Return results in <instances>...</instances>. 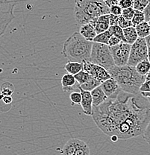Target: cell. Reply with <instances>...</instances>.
I'll return each instance as SVG.
<instances>
[{
	"instance_id": "23",
	"label": "cell",
	"mask_w": 150,
	"mask_h": 155,
	"mask_svg": "<svg viewBox=\"0 0 150 155\" xmlns=\"http://www.w3.org/2000/svg\"><path fill=\"white\" fill-rule=\"evenodd\" d=\"M137 71L139 74L143 76H146L147 74L150 71V63L148 60H144V61L140 62L138 65L135 67Z\"/></svg>"
},
{
	"instance_id": "33",
	"label": "cell",
	"mask_w": 150,
	"mask_h": 155,
	"mask_svg": "<svg viewBox=\"0 0 150 155\" xmlns=\"http://www.w3.org/2000/svg\"><path fill=\"white\" fill-rule=\"evenodd\" d=\"M122 8L119 5H113L110 8V14L115 16H120L122 15Z\"/></svg>"
},
{
	"instance_id": "18",
	"label": "cell",
	"mask_w": 150,
	"mask_h": 155,
	"mask_svg": "<svg viewBox=\"0 0 150 155\" xmlns=\"http://www.w3.org/2000/svg\"><path fill=\"white\" fill-rule=\"evenodd\" d=\"M124 31V36H125V41L128 44L132 45L134 43L137 41L139 37H138V32H137L136 28L135 26L129 27V28H127L123 29Z\"/></svg>"
},
{
	"instance_id": "28",
	"label": "cell",
	"mask_w": 150,
	"mask_h": 155,
	"mask_svg": "<svg viewBox=\"0 0 150 155\" xmlns=\"http://www.w3.org/2000/svg\"><path fill=\"white\" fill-rule=\"evenodd\" d=\"M150 4V0H134L133 8L137 11H143Z\"/></svg>"
},
{
	"instance_id": "46",
	"label": "cell",
	"mask_w": 150,
	"mask_h": 155,
	"mask_svg": "<svg viewBox=\"0 0 150 155\" xmlns=\"http://www.w3.org/2000/svg\"><path fill=\"white\" fill-rule=\"evenodd\" d=\"M118 1H120V0H118Z\"/></svg>"
},
{
	"instance_id": "8",
	"label": "cell",
	"mask_w": 150,
	"mask_h": 155,
	"mask_svg": "<svg viewBox=\"0 0 150 155\" xmlns=\"http://www.w3.org/2000/svg\"><path fill=\"white\" fill-rule=\"evenodd\" d=\"M110 48L116 66L122 67L128 65L132 45L125 42H121L120 44Z\"/></svg>"
},
{
	"instance_id": "29",
	"label": "cell",
	"mask_w": 150,
	"mask_h": 155,
	"mask_svg": "<svg viewBox=\"0 0 150 155\" xmlns=\"http://www.w3.org/2000/svg\"><path fill=\"white\" fill-rule=\"evenodd\" d=\"M70 101L72 104H81L82 100V96L81 92H72L70 95Z\"/></svg>"
},
{
	"instance_id": "4",
	"label": "cell",
	"mask_w": 150,
	"mask_h": 155,
	"mask_svg": "<svg viewBox=\"0 0 150 155\" xmlns=\"http://www.w3.org/2000/svg\"><path fill=\"white\" fill-rule=\"evenodd\" d=\"M93 44V42L87 40L79 32H75L64 43L62 54L72 62L90 61Z\"/></svg>"
},
{
	"instance_id": "16",
	"label": "cell",
	"mask_w": 150,
	"mask_h": 155,
	"mask_svg": "<svg viewBox=\"0 0 150 155\" xmlns=\"http://www.w3.org/2000/svg\"><path fill=\"white\" fill-rule=\"evenodd\" d=\"M77 138H72L69 140L61 151V155H75L77 148Z\"/></svg>"
},
{
	"instance_id": "15",
	"label": "cell",
	"mask_w": 150,
	"mask_h": 155,
	"mask_svg": "<svg viewBox=\"0 0 150 155\" xmlns=\"http://www.w3.org/2000/svg\"><path fill=\"white\" fill-rule=\"evenodd\" d=\"M92 95V98H93V107H98L101 105L102 104L107 101L108 97L105 95V92L103 91L101 85L99 87H96V89L90 92Z\"/></svg>"
},
{
	"instance_id": "2",
	"label": "cell",
	"mask_w": 150,
	"mask_h": 155,
	"mask_svg": "<svg viewBox=\"0 0 150 155\" xmlns=\"http://www.w3.org/2000/svg\"><path fill=\"white\" fill-rule=\"evenodd\" d=\"M108 72L111 77L117 81L122 91L134 96L141 95L140 87L146 81V77L138 73L135 67L114 66Z\"/></svg>"
},
{
	"instance_id": "10",
	"label": "cell",
	"mask_w": 150,
	"mask_h": 155,
	"mask_svg": "<svg viewBox=\"0 0 150 155\" xmlns=\"http://www.w3.org/2000/svg\"><path fill=\"white\" fill-rule=\"evenodd\" d=\"M101 87L106 96L108 97L109 98H116L122 91L120 85L118 84L117 81L114 78H111L108 80L102 82Z\"/></svg>"
},
{
	"instance_id": "21",
	"label": "cell",
	"mask_w": 150,
	"mask_h": 155,
	"mask_svg": "<svg viewBox=\"0 0 150 155\" xmlns=\"http://www.w3.org/2000/svg\"><path fill=\"white\" fill-rule=\"evenodd\" d=\"M111 36H112V33H111L110 29H108L106 31H104L102 33L99 34V35H97V36L93 40V42L94 43H102V44L108 45Z\"/></svg>"
},
{
	"instance_id": "7",
	"label": "cell",
	"mask_w": 150,
	"mask_h": 155,
	"mask_svg": "<svg viewBox=\"0 0 150 155\" xmlns=\"http://www.w3.org/2000/svg\"><path fill=\"white\" fill-rule=\"evenodd\" d=\"M17 1L16 0H0V13H1V35L4 34L9 24L12 22L14 18V9L16 5Z\"/></svg>"
},
{
	"instance_id": "39",
	"label": "cell",
	"mask_w": 150,
	"mask_h": 155,
	"mask_svg": "<svg viewBox=\"0 0 150 155\" xmlns=\"http://www.w3.org/2000/svg\"><path fill=\"white\" fill-rule=\"evenodd\" d=\"M104 2L105 3L106 5L108 6L109 8H111V6L116 5H119V1L118 0H103Z\"/></svg>"
},
{
	"instance_id": "22",
	"label": "cell",
	"mask_w": 150,
	"mask_h": 155,
	"mask_svg": "<svg viewBox=\"0 0 150 155\" xmlns=\"http://www.w3.org/2000/svg\"><path fill=\"white\" fill-rule=\"evenodd\" d=\"M90 148L86 143L78 139L75 155H90Z\"/></svg>"
},
{
	"instance_id": "35",
	"label": "cell",
	"mask_w": 150,
	"mask_h": 155,
	"mask_svg": "<svg viewBox=\"0 0 150 155\" xmlns=\"http://www.w3.org/2000/svg\"><path fill=\"white\" fill-rule=\"evenodd\" d=\"M143 139H144V140L150 145V122L149 125H148L147 127H146V130H145L144 134H143Z\"/></svg>"
},
{
	"instance_id": "26",
	"label": "cell",
	"mask_w": 150,
	"mask_h": 155,
	"mask_svg": "<svg viewBox=\"0 0 150 155\" xmlns=\"http://www.w3.org/2000/svg\"><path fill=\"white\" fill-rule=\"evenodd\" d=\"M145 21H146V17H145V14L143 11L135 10V14H134L133 18L132 19V22L133 23L134 26L135 27L136 25H139V24L145 22Z\"/></svg>"
},
{
	"instance_id": "3",
	"label": "cell",
	"mask_w": 150,
	"mask_h": 155,
	"mask_svg": "<svg viewBox=\"0 0 150 155\" xmlns=\"http://www.w3.org/2000/svg\"><path fill=\"white\" fill-rule=\"evenodd\" d=\"M109 14L110 8L103 0H75L74 14L80 26L87 23L95 25L99 17Z\"/></svg>"
},
{
	"instance_id": "19",
	"label": "cell",
	"mask_w": 150,
	"mask_h": 155,
	"mask_svg": "<svg viewBox=\"0 0 150 155\" xmlns=\"http://www.w3.org/2000/svg\"><path fill=\"white\" fill-rule=\"evenodd\" d=\"M135 28H136L139 38H146V37L150 35V25L146 21L136 25Z\"/></svg>"
},
{
	"instance_id": "25",
	"label": "cell",
	"mask_w": 150,
	"mask_h": 155,
	"mask_svg": "<svg viewBox=\"0 0 150 155\" xmlns=\"http://www.w3.org/2000/svg\"><path fill=\"white\" fill-rule=\"evenodd\" d=\"M74 76H75L77 82H78L79 85H82L84 84L87 83L90 80V78H91V75L88 72H85V70L81 71L80 72H78V74L75 75Z\"/></svg>"
},
{
	"instance_id": "17",
	"label": "cell",
	"mask_w": 150,
	"mask_h": 155,
	"mask_svg": "<svg viewBox=\"0 0 150 155\" xmlns=\"http://www.w3.org/2000/svg\"><path fill=\"white\" fill-rule=\"evenodd\" d=\"M64 69L67 71V73L75 75L81 71L84 70V64L79 62L68 61L64 66Z\"/></svg>"
},
{
	"instance_id": "36",
	"label": "cell",
	"mask_w": 150,
	"mask_h": 155,
	"mask_svg": "<svg viewBox=\"0 0 150 155\" xmlns=\"http://www.w3.org/2000/svg\"><path fill=\"white\" fill-rule=\"evenodd\" d=\"M141 92H147L150 93V80H146L142 87H140V93Z\"/></svg>"
},
{
	"instance_id": "44",
	"label": "cell",
	"mask_w": 150,
	"mask_h": 155,
	"mask_svg": "<svg viewBox=\"0 0 150 155\" xmlns=\"http://www.w3.org/2000/svg\"><path fill=\"white\" fill-rule=\"evenodd\" d=\"M146 77V80H150V71Z\"/></svg>"
},
{
	"instance_id": "43",
	"label": "cell",
	"mask_w": 150,
	"mask_h": 155,
	"mask_svg": "<svg viewBox=\"0 0 150 155\" xmlns=\"http://www.w3.org/2000/svg\"><path fill=\"white\" fill-rule=\"evenodd\" d=\"M147 60L150 63V47L148 48V59Z\"/></svg>"
},
{
	"instance_id": "6",
	"label": "cell",
	"mask_w": 150,
	"mask_h": 155,
	"mask_svg": "<svg viewBox=\"0 0 150 155\" xmlns=\"http://www.w3.org/2000/svg\"><path fill=\"white\" fill-rule=\"evenodd\" d=\"M148 46L146 39L139 38L132 45L128 65L136 67L140 62L148 59Z\"/></svg>"
},
{
	"instance_id": "20",
	"label": "cell",
	"mask_w": 150,
	"mask_h": 155,
	"mask_svg": "<svg viewBox=\"0 0 150 155\" xmlns=\"http://www.w3.org/2000/svg\"><path fill=\"white\" fill-rule=\"evenodd\" d=\"M102 84V82L98 81L97 79H96L95 78L92 77L90 78V79L88 81L87 83L84 84L80 85V87L82 89H83L84 90H86V91L91 92L93 91L94 89H96V87H99Z\"/></svg>"
},
{
	"instance_id": "12",
	"label": "cell",
	"mask_w": 150,
	"mask_h": 155,
	"mask_svg": "<svg viewBox=\"0 0 150 155\" xmlns=\"http://www.w3.org/2000/svg\"><path fill=\"white\" fill-rule=\"evenodd\" d=\"M61 84L64 92L72 93L79 90L80 85L77 82L75 76L71 74H66L61 78Z\"/></svg>"
},
{
	"instance_id": "38",
	"label": "cell",
	"mask_w": 150,
	"mask_h": 155,
	"mask_svg": "<svg viewBox=\"0 0 150 155\" xmlns=\"http://www.w3.org/2000/svg\"><path fill=\"white\" fill-rule=\"evenodd\" d=\"M143 13L145 14L146 22H150V4L145 8L144 11H143Z\"/></svg>"
},
{
	"instance_id": "14",
	"label": "cell",
	"mask_w": 150,
	"mask_h": 155,
	"mask_svg": "<svg viewBox=\"0 0 150 155\" xmlns=\"http://www.w3.org/2000/svg\"><path fill=\"white\" fill-rule=\"evenodd\" d=\"M110 14H105V15L101 16L96 20V24H95V29L97 33V35L102 33V32L106 31L110 28Z\"/></svg>"
},
{
	"instance_id": "40",
	"label": "cell",
	"mask_w": 150,
	"mask_h": 155,
	"mask_svg": "<svg viewBox=\"0 0 150 155\" xmlns=\"http://www.w3.org/2000/svg\"><path fill=\"white\" fill-rule=\"evenodd\" d=\"M2 101H4V102L6 104H11V103L12 102V101H13V98H11V96H2Z\"/></svg>"
},
{
	"instance_id": "45",
	"label": "cell",
	"mask_w": 150,
	"mask_h": 155,
	"mask_svg": "<svg viewBox=\"0 0 150 155\" xmlns=\"http://www.w3.org/2000/svg\"><path fill=\"white\" fill-rule=\"evenodd\" d=\"M149 25H150V22H149Z\"/></svg>"
},
{
	"instance_id": "5",
	"label": "cell",
	"mask_w": 150,
	"mask_h": 155,
	"mask_svg": "<svg viewBox=\"0 0 150 155\" xmlns=\"http://www.w3.org/2000/svg\"><path fill=\"white\" fill-rule=\"evenodd\" d=\"M90 62L101 66L108 71L116 66L110 46L108 45L94 42L92 47Z\"/></svg>"
},
{
	"instance_id": "11",
	"label": "cell",
	"mask_w": 150,
	"mask_h": 155,
	"mask_svg": "<svg viewBox=\"0 0 150 155\" xmlns=\"http://www.w3.org/2000/svg\"><path fill=\"white\" fill-rule=\"evenodd\" d=\"M79 91L82 93V100L81 103V106L82 107L84 114L85 115L91 116L93 115V98H92L91 93L89 91L84 90L79 87Z\"/></svg>"
},
{
	"instance_id": "34",
	"label": "cell",
	"mask_w": 150,
	"mask_h": 155,
	"mask_svg": "<svg viewBox=\"0 0 150 155\" xmlns=\"http://www.w3.org/2000/svg\"><path fill=\"white\" fill-rule=\"evenodd\" d=\"M121 42L122 41H121V40L118 38H117V37L112 35V36H111V38H110V40H109L108 44V45L110 47H112V46H117V45L120 44Z\"/></svg>"
},
{
	"instance_id": "42",
	"label": "cell",
	"mask_w": 150,
	"mask_h": 155,
	"mask_svg": "<svg viewBox=\"0 0 150 155\" xmlns=\"http://www.w3.org/2000/svg\"><path fill=\"white\" fill-rule=\"evenodd\" d=\"M145 39H146V43H147L148 46L150 47V35H149V36L146 37V38Z\"/></svg>"
},
{
	"instance_id": "31",
	"label": "cell",
	"mask_w": 150,
	"mask_h": 155,
	"mask_svg": "<svg viewBox=\"0 0 150 155\" xmlns=\"http://www.w3.org/2000/svg\"><path fill=\"white\" fill-rule=\"evenodd\" d=\"M135 10L134 9V8H128L122 10V16L125 19L132 20L134 17V14H135Z\"/></svg>"
},
{
	"instance_id": "32",
	"label": "cell",
	"mask_w": 150,
	"mask_h": 155,
	"mask_svg": "<svg viewBox=\"0 0 150 155\" xmlns=\"http://www.w3.org/2000/svg\"><path fill=\"white\" fill-rule=\"evenodd\" d=\"M134 0H120L119 1V5L122 8V10L133 8Z\"/></svg>"
},
{
	"instance_id": "37",
	"label": "cell",
	"mask_w": 150,
	"mask_h": 155,
	"mask_svg": "<svg viewBox=\"0 0 150 155\" xmlns=\"http://www.w3.org/2000/svg\"><path fill=\"white\" fill-rule=\"evenodd\" d=\"M121 16V15H120ZM120 16H115L113 15V14H110V25H116L118 24L119 19H120Z\"/></svg>"
},
{
	"instance_id": "27",
	"label": "cell",
	"mask_w": 150,
	"mask_h": 155,
	"mask_svg": "<svg viewBox=\"0 0 150 155\" xmlns=\"http://www.w3.org/2000/svg\"><path fill=\"white\" fill-rule=\"evenodd\" d=\"M14 93V85L9 82H5L2 85L1 94L2 96H11Z\"/></svg>"
},
{
	"instance_id": "41",
	"label": "cell",
	"mask_w": 150,
	"mask_h": 155,
	"mask_svg": "<svg viewBox=\"0 0 150 155\" xmlns=\"http://www.w3.org/2000/svg\"><path fill=\"white\" fill-rule=\"evenodd\" d=\"M141 95L144 98H148V99H150V93H147V92H141Z\"/></svg>"
},
{
	"instance_id": "1",
	"label": "cell",
	"mask_w": 150,
	"mask_h": 155,
	"mask_svg": "<svg viewBox=\"0 0 150 155\" xmlns=\"http://www.w3.org/2000/svg\"><path fill=\"white\" fill-rule=\"evenodd\" d=\"M140 96L122 90L116 98L93 107V121L103 133L118 140L143 136L150 122V106L138 102Z\"/></svg>"
},
{
	"instance_id": "9",
	"label": "cell",
	"mask_w": 150,
	"mask_h": 155,
	"mask_svg": "<svg viewBox=\"0 0 150 155\" xmlns=\"http://www.w3.org/2000/svg\"><path fill=\"white\" fill-rule=\"evenodd\" d=\"M83 64L84 70L88 72L92 77L95 78L102 83L112 78L108 71L101 66L93 64L90 61H85Z\"/></svg>"
},
{
	"instance_id": "30",
	"label": "cell",
	"mask_w": 150,
	"mask_h": 155,
	"mask_svg": "<svg viewBox=\"0 0 150 155\" xmlns=\"http://www.w3.org/2000/svg\"><path fill=\"white\" fill-rule=\"evenodd\" d=\"M117 25H119V26L121 27L122 29H125L127 28H129V27L134 26L132 20H128V19H125L122 15L120 17V19H119L118 24H117Z\"/></svg>"
},
{
	"instance_id": "13",
	"label": "cell",
	"mask_w": 150,
	"mask_h": 155,
	"mask_svg": "<svg viewBox=\"0 0 150 155\" xmlns=\"http://www.w3.org/2000/svg\"><path fill=\"white\" fill-rule=\"evenodd\" d=\"M79 33L88 41L93 42L94 38L97 36L95 25L92 23H87L81 25Z\"/></svg>"
},
{
	"instance_id": "24",
	"label": "cell",
	"mask_w": 150,
	"mask_h": 155,
	"mask_svg": "<svg viewBox=\"0 0 150 155\" xmlns=\"http://www.w3.org/2000/svg\"><path fill=\"white\" fill-rule=\"evenodd\" d=\"M109 29H110L111 33H112V35L118 38L122 42H125V43H126L125 36H124L123 29L121 28V27H120L117 25H111Z\"/></svg>"
}]
</instances>
